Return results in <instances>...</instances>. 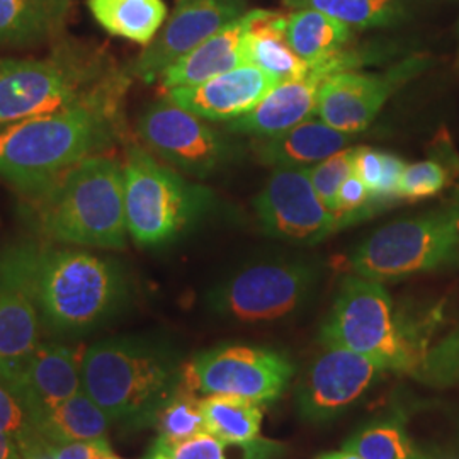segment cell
Masks as SVG:
<instances>
[{
	"mask_svg": "<svg viewBox=\"0 0 459 459\" xmlns=\"http://www.w3.org/2000/svg\"><path fill=\"white\" fill-rule=\"evenodd\" d=\"M126 66L98 91L48 115L0 128V179L34 195L74 165L104 155L126 134Z\"/></svg>",
	"mask_w": 459,
	"mask_h": 459,
	"instance_id": "6da1fadb",
	"label": "cell"
},
{
	"mask_svg": "<svg viewBox=\"0 0 459 459\" xmlns=\"http://www.w3.org/2000/svg\"><path fill=\"white\" fill-rule=\"evenodd\" d=\"M0 282L28 296L39 322L60 335L104 325L130 298V281L115 259L38 242L0 252Z\"/></svg>",
	"mask_w": 459,
	"mask_h": 459,
	"instance_id": "7a4b0ae2",
	"label": "cell"
},
{
	"mask_svg": "<svg viewBox=\"0 0 459 459\" xmlns=\"http://www.w3.org/2000/svg\"><path fill=\"white\" fill-rule=\"evenodd\" d=\"M28 220L55 244L121 250L128 244L123 164L96 155L28 195Z\"/></svg>",
	"mask_w": 459,
	"mask_h": 459,
	"instance_id": "3957f363",
	"label": "cell"
},
{
	"mask_svg": "<svg viewBox=\"0 0 459 459\" xmlns=\"http://www.w3.org/2000/svg\"><path fill=\"white\" fill-rule=\"evenodd\" d=\"M179 352L162 339L111 337L82 354V390L106 415L133 427L148 426L179 388Z\"/></svg>",
	"mask_w": 459,
	"mask_h": 459,
	"instance_id": "277c9868",
	"label": "cell"
},
{
	"mask_svg": "<svg viewBox=\"0 0 459 459\" xmlns=\"http://www.w3.org/2000/svg\"><path fill=\"white\" fill-rule=\"evenodd\" d=\"M320 342L373 358L388 373H415L426 366V341L417 324L396 310L383 282L356 274L341 281Z\"/></svg>",
	"mask_w": 459,
	"mask_h": 459,
	"instance_id": "5b68a950",
	"label": "cell"
},
{
	"mask_svg": "<svg viewBox=\"0 0 459 459\" xmlns=\"http://www.w3.org/2000/svg\"><path fill=\"white\" fill-rule=\"evenodd\" d=\"M123 170L126 223L136 246L172 244L218 210L213 189L189 181L143 145L126 147Z\"/></svg>",
	"mask_w": 459,
	"mask_h": 459,
	"instance_id": "8992f818",
	"label": "cell"
},
{
	"mask_svg": "<svg viewBox=\"0 0 459 459\" xmlns=\"http://www.w3.org/2000/svg\"><path fill=\"white\" fill-rule=\"evenodd\" d=\"M119 70L104 51L66 41L43 58H0V128L87 98Z\"/></svg>",
	"mask_w": 459,
	"mask_h": 459,
	"instance_id": "52a82bcc",
	"label": "cell"
},
{
	"mask_svg": "<svg viewBox=\"0 0 459 459\" xmlns=\"http://www.w3.org/2000/svg\"><path fill=\"white\" fill-rule=\"evenodd\" d=\"M324 276L322 263L307 255H271L250 261L208 293V307L235 324H273L307 308Z\"/></svg>",
	"mask_w": 459,
	"mask_h": 459,
	"instance_id": "ba28073f",
	"label": "cell"
},
{
	"mask_svg": "<svg viewBox=\"0 0 459 459\" xmlns=\"http://www.w3.org/2000/svg\"><path fill=\"white\" fill-rule=\"evenodd\" d=\"M459 261V196L441 208L396 220L354 248L349 265L356 276L377 282L400 281Z\"/></svg>",
	"mask_w": 459,
	"mask_h": 459,
	"instance_id": "9c48e42d",
	"label": "cell"
},
{
	"mask_svg": "<svg viewBox=\"0 0 459 459\" xmlns=\"http://www.w3.org/2000/svg\"><path fill=\"white\" fill-rule=\"evenodd\" d=\"M136 133L157 159L195 179H210L242 157V145L229 132L186 111L162 96L138 116Z\"/></svg>",
	"mask_w": 459,
	"mask_h": 459,
	"instance_id": "30bf717a",
	"label": "cell"
},
{
	"mask_svg": "<svg viewBox=\"0 0 459 459\" xmlns=\"http://www.w3.org/2000/svg\"><path fill=\"white\" fill-rule=\"evenodd\" d=\"M295 364L273 347L225 344L199 352L182 366V386L196 394H237L269 403L286 392Z\"/></svg>",
	"mask_w": 459,
	"mask_h": 459,
	"instance_id": "8fae6325",
	"label": "cell"
},
{
	"mask_svg": "<svg viewBox=\"0 0 459 459\" xmlns=\"http://www.w3.org/2000/svg\"><path fill=\"white\" fill-rule=\"evenodd\" d=\"M254 210L265 235L293 246H316L341 230L316 195L308 169H274L254 197Z\"/></svg>",
	"mask_w": 459,
	"mask_h": 459,
	"instance_id": "7c38bea8",
	"label": "cell"
},
{
	"mask_svg": "<svg viewBox=\"0 0 459 459\" xmlns=\"http://www.w3.org/2000/svg\"><path fill=\"white\" fill-rule=\"evenodd\" d=\"M324 347L296 388L298 413L312 424L342 415L388 373L373 358L344 347Z\"/></svg>",
	"mask_w": 459,
	"mask_h": 459,
	"instance_id": "4fadbf2b",
	"label": "cell"
},
{
	"mask_svg": "<svg viewBox=\"0 0 459 459\" xmlns=\"http://www.w3.org/2000/svg\"><path fill=\"white\" fill-rule=\"evenodd\" d=\"M427 65L426 56L417 55L383 74H368L359 68L339 72L324 83L315 116L347 134L364 132L385 104Z\"/></svg>",
	"mask_w": 459,
	"mask_h": 459,
	"instance_id": "5bb4252c",
	"label": "cell"
},
{
	"mask_svg": "<svg viewBox=\"0 0 459 459\" xmlns=\"http://www.w3.org/2000/svg\"><path fill=\"white\" fill-rule=\"evenodd\" d=\"M246 13V0H178L162 30L126 70L134 81L159 82L169 66Z\"/></svg>",
	"mask_w": 459,
	"mask_h": 459,
	"instance_id": "9a60e30c",
	"label": "cell"
},
{
	"mask_svg": "<svg viewBox=\"0 0 459 459\" xmlns=\"http://www.w3.org/2000/svg\"><path fill=\"white\" fill-rule=\"evenodd\" d=\"M371 60V53L349 48L324 65L312 66L303 77L279 83L247 115L230 121L225 132L252 138L286 132L315 116L324 83L339 72L361 68Z\"/></svg>",
	"mask_w": 459,
	"mask_h": 459,
	"instance_id": "2e32d148",
	"label": "cell"
},
{
	"mask_svg": "<svg viewBox=\"0 0 459 459\" xmlns=\"http://www.w3.org/2000/svg\"><path fill=\"white\" fill-rule=\"evenodd\" d=\"M279 83L257 66L242 65L210 81L167 91L165 96L210 123H230L250 113Z\"/></svg>",
	"mask_w": 459,
	"mask_h": 459,
	"instance_id": "e0dca14e",
	"label": "cell"
},
{
	"mask_svg": "<svg viewBox=\"0 0 459 459\" xmlns=\"http://www.w3.org/2000/svg\"><path fill=\"white\" fill-rule=\"evenodd\" d=\"M5 388L30 417L49 411L82 390V356L65 344H39Z\"/></svg>",
	"mask_w": 459,
	"mask_h": 459,
	"instance_id": "ac0fdd59",
	"label": "cell"
},
{
	"mask_svg": "<svg viewBox=\"0 0 459 459\" xmlns=\"http://www.w3.org/2000/svg\"><path fill=\"white\" fill-rule=\"evenodd\" d=\"M354 142V134L332 128L312 116L286 132L254 138L250 150L264 165L274 169H308L342 152Z\"/></svg>",
	"mask_w": 459,
	"mask_h": 459,
	"instance_id": "d6986e66",
	"label": "cell"
},
{
	"mask_svg": "<svg viewBox=\"0 0 459 459\" xmlns=\"http://www.w3.org/2000/svg\"><path fill=\"white\" fill-rule=\"evenodd\" d=\"M247 13L208 38L197 48L184 55L174 65L169 66L159 81L165 92L178 87L196 85L246 65L244 36L248 24Z\"/></svg>",
	"mask_w": 459,
	"mask_h": 459,
	"instance_id": "ffe728a7",
	"label": "cell"
},
{
	"mask_svg": "<svg viewBox=\"0 0 459 459\" xmlns=\"http://www.w3.org/2000/svg\"><path fill=\"white\" fill-rule=\"evenodd\" d=\"M248 24L244 36L246 65H254L276 77L279 82H288L303 77L310 66L296 55L288 38V16L274 11H248Z\"/></svg>",
	"mask_w": 459,
	"mask_h": 459,
	"instance_id": "44dd1931",
	"label": "cell"
},
{
	"mask_svg": "<svg viewBox=\"0 0 459 459\" xmlns=\"http://www.w3.org/2000/svg\"><path fill=\"white\" fill-rule=\"evenodd\" d=\"M39 315L31 299L0 282V383L9 385L39 345Z\"/></svg>",
	"mask_w": 459,
	"mask_h": 459,
	"instance_id": "7402d4cb",
	"label": "cell"
},
{
	"mask_svg": "<svg viewBox=\"0 0 459 459\" xmlns=\"http://www.w3.org/2000/svg\"><path fill=\"white\" fill-rule=\"evenodd\" d=\"M74 0H0V47H31L64 33Z\"/></svg>",
	"mask_w": 459,
	"mask_h": 459,
	"instance_id": "603a6c76",
	"label": "cell"
},
{
	"mask_svg": "<svg viewBox=\"0 0 459 459\" xmlns=\"http://www.w3.org/2000/svg\"><path fill=\"white\" fill-rule=\"evenodd\" d=\"M34 432L49 443H83L106 439L113 422L83 390L49 411L30 417Z\"/></svg>",
	"mask_w": 459,
	"mask_h": 459,
	"instance_id": "cb8c5ba5",
	"label": "cell"
},
{
	"mask_svg": "<svg viewBox=\"0 0 459 459\" xmlns=\"http://www.w3.org/2000/svg\"><path fill=\"white\" fill-rule=\"evenodd\" d=\"M286 38L296 55L312 68L347 51L352 41V28L324 13L301 9L288 16Z\"/></svg>",
	"mask_w": 459,
	"mask_h": 459,
	"instance_id": "d4e9b609",
	"label": "cell"
},
{
	"mask_svg": "<svg viewBox=\"0 0 459 459\" xmlns=\"http://www.w3.org/2000/svg\"><path fill=\"white\" fill-rule=\"evenodd\" d=\"M87 7L104 31L143 47L167 19L164 0H87Z\"/></svg>",
	"mask_w": 459,
	"mask_h": 459,
	"instance_id": "484cf974",
	"label": "cell"
},
{
	"mask_svg": "<svg viewBox=\"0 0 459 459\" xmlns=\"http://www.w3.org/2000/svg\"><path fill=\"white\" fill-rule=\"evenodd\" d=\"M284 444L257 437L247 443H229L210 432L172 441L159 436L143 459H279Z\"/></svg>",
	"mask_w": 459,
	"mask_h": 459,
	"instance_id": "4316f807",
	"label": "cell"
},
{
	"mask_svg": "<svg viewBox=\"0 0 459 459\" xmlns=\"http://www.w3.org/2000/svg\"><path fill=\"white\" fill-rule=\"evenodd\" d=\"M263 405L237 394H206L201 398L206 432L229 443L257 439L263 427Z\"/></svg>",
	"mask_w": 459,
	"mask_h": 459,
	"instance_id": "83f0119b",
	"label": "cell"
},
{
	"mask_svg": "<svg viewBox=\"0 0 459 459\" xmlns=\"http://www.w3.org/2000/svg\"><path fill=\"white\" fill-rule=\"evenodd\" d=\"M295 11L310 9L344 22L351 28H390L407 16V0H282Z\"/></svg>",
	"mask_w": 459,
	"mask_h": 459,
	"instance_id": "f1b7e54d",
	"label": "cell"
},
{
	"mask_svg": "<svg viewBox=\"0 0 459 459\" xmlns=\"http://www.w3.org/2000/svg\"><path fill=\"white\" fill-rule=\"evenodd\" d=\"M342 449L362 459H429L411 441L403 422L396 417L369 422L352 434Z\"/></svg>",
	"mask_w": 459,
	"mask_h": 459,
	"instance_id": "f546056e",
	"label": "cell"
},
{
	"mask_svg": "<svg viewBox=\"0 0 459 459\" xmlns=\"http://www.w3.org/2000/svg\"><path fill=\"white\" fill-rule=\"evenodd\" d=\"M152 426L157 427L159 436L172 441L189 439L206 432L201 398L182 386L181 383L179 388L155 413Z\"/></svg>",
	"mask_w": 459,
	"mask_h": 459,
	"instance_id": "4dcf8cb0",
	"label": "cell"
},
{
	"mask_svg": "<svg viewBox=\"0 0 459 459\" xmlns=\"http://www.w3.org/2000/svg\"><path fill=\"white\" fill-rule=\"evenodd\" d=\"M453 167L437 157L407 165L398 187L400 201H417L441 195L453 184Z\"/></svg>",
	"mask_w": 459,
	"mask_h": 459,
	"instance_id": "1f68e13d",
	"label": "cell"
},
{
	"mask_svg": "<svg viewBox=\"0 0 459 459\" xmlns=\"http://www.w3.org/2000/svg\"><path fill=\"white\" fill-rule=\"evenodd\" d=\"M354 174V147L333 153L325 160L308 167V176L316 195L330 212H335L337 197L344 182Z\"/></svg>",
	"mask_w": 459,
	"mask_h": 459,
	"instance_id": "d6a6232c",
	"label": "cell"
},
{
	"mask_svg": "<svg viewBox=\"0 0 459 459\" xmlns=\"http://www.w3.org/2000/svg\"><path fill=\"white\" fill-rule=\"evenodd\" d=\"M22 459H98L109 453L108 439L83 441V443H49L43 437H36L22 449Z\"/></svg>",
	"mask_w": 459,
	"mask_h": 459,
	"instance_id": "836d02e7",
	"label": "cell"
},
{
	"mask_svg": "<svg viewBox=\"0 0 459 459\" xmlns=\"http://www.w3.org/2000/svg\"><path fill=\"white\" fill-rule=\"evenodd\" d=\"M0 432L16 437L21 449L38 437L28 411L22 409L16 396L11 394L2 383H0Z\"/></svg>",
	"mask_w": 459,
	"mask_h": 459,
	"instance_id": "e575fe53",
	"label": "cell"
},
{
	"mask_svg": "<svg viewBox=\"0 0 459 459\" xmlns=\"http://www.w3.org/2000/svg\"><path fill=\"white\" fill-rule=\"evenodd\" d=\"M383 167L385 152L369 147H354V174L364 182L373 197L377 196L383 179Z\"/></svg>",
	"mask_w": 459,
	"mask_h": 459,
	"instance_id": "d590c367",
	"label": "cell"
},
{
	"mask_svg": "<svg viewBox=\"0 0 459 459\" xmlns=\"http://www.w3.org/2000/svg\"><path fill=\"white\" fill-rule=\"evenodd\" d=\"M0 459H22L19 441L4 432H0Z\"/></svg>",
	"mask_w": 459,
	"mask_h": 459,
	"instance_id": "8d00e7d4",
	"label": "cell"
},
{
	"mask_svg": "<svg viewBox=\"0 0 459 459\" xmlns=\"http://www.w3.org/2000/svg\"><path fill=\"white\" fill-rule=\"evenodd\" d=\"M444 354L447 358V361L451 364H458L459 361V330L451 337L447 339L443 344Z\"/></svg>",
	"mask_w": 459,
	"mask_h": 459,
	"instance_id": "74e56055",
	"label": "cell"
},
{
	"mask_svg": "<svg viewBox=\"0 0 459 459\" xmlns=\"http://www.w3.org/2000/svg\"><path fill=\"white\" fill-rule=\"evenodd\" d=\"M316 459H362L361 456L354 455V453H349V451H337V453H327V455H322L320 458Z\"/></svg>",
	"mask_w": 459,
	"mask_h": 459,
	"instance_id": "f35d334b",
	"label": "cell"
},
{
	"mask_svg": "<svg viewBox=\"0 0 459 459\" xmlns=\"http://www.w3.org/2000/svg\"><path fill=\"white\" fill-rule=\"evenodd\" d=\"M98 459H123L117 458L116 455H113V451H109V453H104V455H100Z\"/></svg>",
	"mask_w": 459,
	"mask_h": 459,
	"instance_id": "ab89813d",
	"label": "cell"
}]
</instances>
